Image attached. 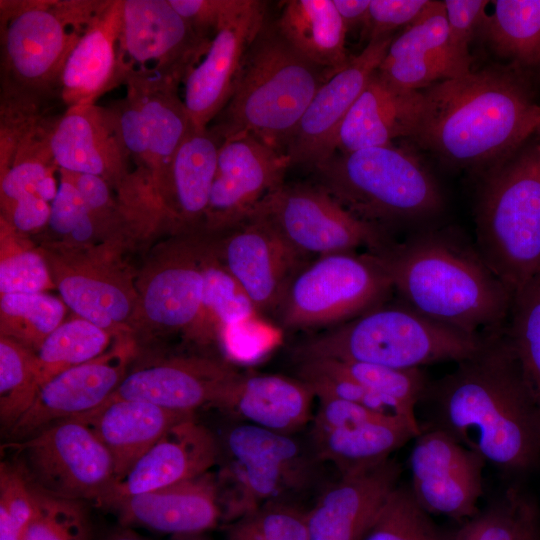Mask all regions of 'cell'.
<instances>
[{
    "label": "cell",
    "mask_w": 540,
    "mask_h": 540,
    "mask_svg": "<svg viewBox=\"0 0 540 540\" xmlns=\"http://www.w3.org/2000/svg\"><path fill=\"white\" fill-rule=\"evenodd\" d=\"M307 511L293 500L270 501L226 524L225 540H308Z\"/></svg>",
    "instance_id": "cell-46"
},
{
    "label": "cell",
    "mask_w": 540,
    "mask_h": 540,
    "mask_svg": "<svg viewBox=\"0 0 540 540\" xmlns=\"http://www.w3.org/2000/svg\"><path fill=\"white\" fill-rule=\"evenodd\" d=\"M205 248L196 232L173 234L151 252L135 280L134 339L175 332L189 339L202 306Z\"/></svg>",
    "instance_id": "cell-13"
},
{
    "label": "cell",
    "mask_w": 540,
    "mask_h": 540,
    "mask_svg": "<svg viewBox=\"0 0 540 540\" xmlns=\"http://www.w3.org/2000/svg\"><path fill=\"white\" fill-rule=\"evenodd\" d=\"M400 475V464L390 458L329 483L307 511L308 540H362Z\"/></svg>",
    "instance_id": "cell-26"
},
{
    "label": "cell",
    "mask_w": 540,
    "mask_h": 540,
    "mask_svg": "<svg viewBox=\"0 0 540 540\" xmlns=\"http://www.w3.org/2000/svg\"><path fill=\"white\" fill-rule=\"evenodd\" d=\"M431 1L370 0L368 22L363 34L368 37V42L392 36L394 30L406 28L416 21Z\"/></svg>",
    "instance_id": "cell-52"
},
{
    "label": "cell",
    "mask_w": 540,
    "mask_h": 540,
    "mask_svg": "<svg viewBox=\"0 0 540 540\" xmlns=\"http://www.w3.org/2000/svg\"><path fill=\"white\" fill-rule=\"evenodd\" d=\"M392 290L376 253L327 254L295 275L276 313L286 329L343 323L382 304Z\"/></svg>",
    "instance_id": "cell-10"
},
{
    "label": "cell",
    "mask_w": 540,
    "mask_h": 540,
    "mask_svg": "<svg viewBox=\"0 0 540 540\" xmlns=\"http://www.w3.org/2000/svg\"><path fill=\"white\" fill-rule=\"evenodd\" d=\"M505 333L540 407V273L514 294Z\"/></svg>",
    "instance_id": "cell-43"
},
{
    "label": "cell",
    "mask_w": 540,
    "mask_h": 540,
    "mask_svg": "<svg viewBox=\"0 0 540 540\" xmlns=\"http://www.w3.org/2000/svg\"><path fill=\"white\" fill-rule=\"evenodd\" d=\"M254 213L268 220L305 258L354 252L362 246L379 252L393 241L351 214L319 184L283 183Z\"/></svg>",
    "instance_id": "cell-14"
},
{
    "label": "cell",
    "mask_w": 540,
    "mask_h": 540,
    "mask_svg": "<svg viewBox=\"0 0 540 540\" xmlns=\"http://www.w3.org/2000/svg\"><path fill=\"white\" fill-rule=\"evenodd\" d=\"M205 237L202 306L188 339L200 345L219 341L225 331L251 322L261 315L219 260L211 238L207 235Z\"/></svg>",
    "instance_id": "cell-36"
},
{
    "label": "cell",
    "mask_w": 540,
    "mask_h": 540,
    "mask_svg": "<svg viewBox=\"0 0 540 540\" xmlns=\"http://www.w3.org/2000/svg\"><path fill=\"white\" fill-rule=\"evenodd\" d=\"M540 540V515L535 501L519 491L518 539Z\"/></svg>",
    "instance_id": "cell-55"
},
{
    "label": "cell",
    "mask_w": 540,
    "mask_h": 540,
    "mask_svg": "<svg viewBox=\"0 0 540 540\" xmlns=\"http://www.w3.org/2000/svg\"><path fill=\"white\" fill-rule=\"evenodd\" d=\"M219 439L195 415L172 426L96 502L108 508L126 497L164 488L207 473L218 463Z\"/></svg>",
    "instance_id": "cell-22"
},
{
    "label": "cell",
    "mask_w": 540,
    "mask_h": 540,
    "mask_svg": "<svg viewBox=\"0 0 540 540\" xmlns=\"http://www.w3.org/2000/svg\"><path fill=\"white\" fill-rule=\"evenodd\" d=\"M519 489L510 488L502 498L468 519L452 540H517Z\"/></svg>",
    "instance_id": "cell-50"
},
{
    "label": "cell",
    "mask_w": 540,
    "mask_h": 540,
    "mask_svg": "<svg viewBox=\"0 0 540 540\" xmlns=\"http://www.w3.org/2000/svg\"><path fill=\"white\" fill-rule=\"evenodd\" d=\"M112 338L115 337L106 330L80 317L65 320L35 352L40 385L68 369L101 356L112 347Z\"/></svg>",
    "instance_id": "cell-39"
},
{
    "label": "cell",
    "mask_w": 540,
    "mask_h": 540,
    "mask_svg": "<svg viewBox=\"0 0 540 540\" xmlns=\"http://www.w3.org/2000/svg\"><path fill=\"white\" fill-rule=\"evenodd\" d=\"M106 2L1 0V86L58 98L65 62Z\"/></svg>",
    "instance_id": "cell-9"
},
{
    "label": "cell",
    "mask_w": 540,
    "mask_h": 540,
    "mask_svg": "<svg viewBox=\"0 0 540 540\" xmlns=\"http://www.w3.org/2000/svg\"><path fill=\"white\" fill-rule=\"evenodd\" d=\"M487 463L446 432L422 429L410 454L411 492L429 514L455 520L479 511L483 469Z\"/></svg>",
    "instance_id": "cell-18"
},
{
    "label": "cell",
    "mask_w": 540,
    "mask_h": 540,
    "mask_svg": "<svg viewBox=\"0 0 540 540\" xmlns=\"http://www.w3.org/2000/svg\"><path fill=\"white\" fill-rule=\"evenodd\" d=\"M475 245L514 295L540 273V144H525L482 174Z\"/></svg>",
    "instance_id": "cell-7"
},
{
    "label": "cell",
    "mask_w": 540,
    "mask_h": 540,
    "mask_svg": "<svg viewBox=\"0 0 540 540\" xmlns=\"http://www.w3.org/2000/svg\"><path fill=\"white\" fill-rule=\"evenodd\" d=\"M107 509L121 524L137 525L174 535L205 533L222 522L217 477L207 472L196 478L130 496Z\"/></svg>",
    "instance_id": "cell-27"
},
{
    "label": "cell",
    "mask_w": 540,
    "mask_h": 540,
    "mask_svg": "<svg viewBox=\"0 0 540 540\" xmlns=\"http://www.w3.org/2000/svg\"><path fill=\"white\" fill-rule=\"evenodd\" d=\"M347 31L360 28L364 32L368 17L370 0H333Z\"/></svg>",
    "instance_id": "cell-56"
},
{
    "label": "cell",
    "mask_w": 540,
    "mask_h": 540,
    "mask_svg": "<svg viewBox=\"0 0 540 540\" xmlns=\"http://www.w3.org/2000/svg\"><path fill=\"white\" fill-rule=\"evenodd\" d=\"M251 0H169L171 6L200 35L215 34L239 15Z\"/></svg>",
    "instance_id": "cell-51"
},
{
    "label": "cell",
    "mask_w": 540,
    "mask_h": 540,
    "mask_svg": "<svg viewBox=\"0 0 540 540\" xmlns=\"http://www.w3.org/2000/svg\"><path fill=\"white\" fill-rule=\"evenodd\" d=\"M373 253L418 313L473 335L505 330L514 295L459 229L428 226Z\"/></svg>",
    "instance_id": "cell-3"
},
{
    "label": "cell",
    "mask_w": 540,
    "mask_h": 540,
    "mask_svg": "<svg viewBox=\"0 0 540 540\" xmlns=\"http://www.w3.org/2000/svg\"><path fill=\"white\" fill-rule=\"evenodd\" d=\"M471 56L454 46L443 1H431L424 13L393 38L377 73L390 85L421 91L471 71Z\"/></svg>",
    "instance_id": "cell-23"
},
{
    "label": "cell",
    "mask_w": 540,
    "mask_h": 540,
    "mask_svg": "<svg viewBox=\"0 0 540 540\" xmlns=\"http://www.w3.org/2000/svg\"><path fill=\"white\" fill-rule=\"evenodd\" d=\"M53 288L40 247L0 217V295L45 293Z\"/></svg>",
    "instance_id": "cell-41"
},
{
    "label": "cell",
    "mask_w": 540,
    "mask_h": 540,
    "mask_svg": "<svg viewBox=\"0 0 540 540\" xmlns=\"http://www.w3.org/2000/svg\"><path fill=\"white\" fill-rule=\"evenodd\" d=\"M480 35L520 68H540V0L491 1Z\"/></svg>",
    "instance_id": "cell-37"
},
{
    "label": "cell",
    "mask_w": 540,
    "mask_h": 540,
    "mask_svg": "<svg viewBox=\"0 0 540 540\" xmlns=\"http://www.w3.org/2000/svg\"><path fill=\"white\" fill-rule=\"evenodd\" d=\"M265 15V2L251 0L215 34L205 56L187 75L183 101L195 129L207 128L226 106Z\"/></svg>",
    "instance_id": "cell-25"
},
{
    "label": "cell",
    "mask_w": 540,
    "mask_h": 540,
    "mask_svg": "<svg viewBox=\"0 0 540 540\" xmlns=\"http://www.w3.org/2000/svg\"><path fill=\"white\" fill-rule=\"evenodd\" d=\"M123 0H107L69 54L58 84L65 109L96 104L124 83L119 55Z\"/></svg>",
    "instance_id": "cell-28"
},
{
    "label": "cell",
    "mask_w": 540,
    "mask_h": 540,
    "mask_svg": "<svg viewBox=\"0 0 540 540\" xmlns=\"http://www.w3.org/2000/svg\"><path fill=\"white\" fill-rule=\"evenodd\" d=\"M362 540H452L415 500L409 486L388 496Z\"/></svg>",
    "instance_id": "cell-44"
},
{
    "label": "cell",
    "mask_w": 540,
    "mask_h": 540,
    "mask_svg": "<svg viewBox=\"0 0 540 540\" xmlns=\"http://www.w3.org/2000/svg\"><path fill=\"white\" fill-rule=\"evenodd\" d=\"M317 184L361 221L389 234L437 217L444 197L435 177L411 152L392 145L334 153L313 168Z\"/></svg>",
    "instance_id": "cell-5"
},
{
    "label": "cell",
    "mask_w": 540,
    "mask_h": 540,
    "mask_svg": "<svg viewBox=\"0 0 540 540\" xmlns=\"http://www.w3.org/2000/svg\"><path fill=\"white\" fill-rule=\"evenodd\" d=\"M32 488L35 511L24 540H90L92 526L84 501Z\"/></svg>",
    "instance_id": "cell-47"
},
{
    "label": "cell",
    "mask_w": 540,
    "mask_h": 540,
    "mask_svg": "<svg viewBox=\"0 0 540 540\" xmlns=\"http://www.w3.org/2000/svg\"><path fill=\"white\" fill-rule=\"evenodd\" d=\"M62 301L77 317L115 338L133 337L137 291L124 251L108 244L84 249L39 246Z\"/></svg>",
    "instance_id": "cell-12"
},
{
    "label": "cell",
    "mask_w": 540,
    "mask_h": 540,
    "mask_svg": "<svg viewBox=\"0 0 540 540\" xmlns=\"http://www.w3.org/2000/svg\"><path fill=\"white\" fill-rule=\"evenodd\" d=\"M335 73L300 55L266 20L229 101L209 127L222 141L251 135L285 154L313 96Z\"/></svg>",
    "instance_id": "cell-4"
},
{
    "label": "cell",
    "mask_w": 540,
    "mask_h": 540,
    "mask_svg": "<svg viewBox=\"0 0 540 540\" xmlns=\"http://www.w3.org/2000/svg\"><path fill=\"white\" fill-rule=\"evenodd\" d=\"M421 94L411 139L453 168L483 174L520 149L540 123V104L512 68L471 70Z\"/></svg>",
    "instance_id": "cell-2"
},
{
    "label": "cell",
    "mask_w": 540,
    "mask_h": 540,
    "mask_svg": "<svg viewBox=\"0 0 540 540\" xmlns=\"http://www.w3.org/2000/svg\"><path fill=\"white\" fill-rule=\"evenodd\" d=\"M536 132L540 135V123H539V125H538V127L536 129Z\"/></svg>",
    "instance_id": "cell-59"
},
{
    "label": "cell",
    "mask_w": 540,
    "mask_h": 540,
    "mask_svg": "<svg viewBox=\"0 0 540 540\" xmlns=\"http://www.w3.org/2000/svg\"><path fill=\"white\" fill-rule=\"evenodd\" d=\"M421 104V91L398 89L383 80L376 70L339 128L335 153L387 146L396 138H411Z\"/></svg>",
    "instance_id": "cell-31"
},
{
    "label": "cell",
    "mask_w": 540,
    "mask_h": 540,
    "mask_svg": "<svg viewBox=\"0 0 540 540\" xmlns=\"http://www.w3.org/2000/svg\"><path fill=\"white\" fill-rule=\"evenodd\" d=\"M222 143L208 126L193 128L177 149L160 193L165 228L171 235L200 232Z\"/></svg>",
    "instance_id": "cell-29"
},
{
    "label": "cell",
    "mask_w": 540,
    "mask_h": 540,
    "mask_svg": "<svg viewBox=\"0 0 540 540\" xmlns=\"http://www.w3.org/2000/svg\"><path fill=\"white\" fill-rule=\"evenodd\" d=\"M66 312L62 299L47 292L0 295V336L36 352Z\"/></svg>",
    "instance_id": "cell-40"
},
{
    "label": "cell",
    "mask_w": 540,
    "mask_h": 540,
    "mask_svg": "<svg viewBox=\"0 0 540 540\" xmlns=\"http://www.w3.org/2000/svg\"><path fill=\"white\" fill-rule=\"evenodd\" d=\"M219 445L216 477L225 524L270 501L293 500L313 487L323 463L309 439L244 422L227 427Z\"/></svg>",
    "instance_id": "cell-8"
},
{
    "label": "cell",
    "mask_w": 540,
    "mask_h": 540,
    "mask_svg": "<svg viewBox=\"0 0 540 540\" xmlns=\"http://www.w3.org/2000/svg\"><path fill=\"white\" fill-rule=\"evenodd\" d=\"M286 154L251 135L223 141L201 233L220 235L249 218L284 183Z\"/></svg>",
    "instance_id": "cell-16"
},
{
    "label": "cell",
    "mask_w": 540,
    "mask_h": 540,
    "mask_svg": "<svg viewBox=\"0 0 540 540\" xmlns=\"http://www.w3.org/2000/svg\"><path fill=\"white\" fill-rule=\"evenodd\" d=\"M314 398L299 378L240 373L216 407L240 422L295 435L312 422Z\"/></svg>",
    "instance_id": "cell-30"
},
{
    "label": "cell",
    "mask_w": 540,
    "mask_h": 540,
    "mask_svg": "<svg viewBox=\"0 0 540 540\" xmlns=\"http://www.w3.org/2000/svg\"><path fill=\"white\" fill-rule=\"evenodd\" d=\"M487 0H444L443 6L451 40L463 55L470 56L469 45L480 35L487 17Z\"/></svg>",
    "instance_id": "cell-53"
},
{
    "label": "cell",
    "mask_w": 540,
    "mask_h": 540,
    "mask_svg": "<svg viewBox=\"0 0 540 540\" xmlns=\"http://www.w3.org/2000/svg\"><path fill=\"white\" fill-rule=\"evenodd\" d=\"M194 415L144 401L113 400L78 418L92 428L111 454L117 479L172 426Z\"/></svg>",
    "instance_id": "cell-32"
},
{
    "label": "cell",
    "mask_w": 540,
    "mask_h": 540,
    "mask_svg": "<svg viewBox=\"0 0 540 540\" xmlns=\"http://www.w3.org/2000/svg\"><path fill=\"white\" fill-rule=\"evenodd\" d=\"M51 204L37 195L19 198L7 208L1 210L4 218L16 231L29 235L43 232L47 227Z\"/></svg>",
    "instance_id": "cell-54"
},
{
    "label": "cell",
    "mask_w": 540,
    "mask_h": 540,
    "mask_svg": "<svg viewBox=\"0 0 540 540\" xmlns=\"http://www.w3.org/2000/svg\"><path fill=\"white\" fill-rule=\"evenodd\" d=\"M393 37L369 41L363 51L315 93L285 151L291 166L316 167L335 153L347 113L379 67Z\"/></svg>",
    "instance_id": "cell-20"
},
{
    "label": "cell",
    "mask_w": 540,
    "mask_h": 540,
    "mask_svg": "<svg viewBox=\"0 0 540 540\" xmlns=\"http://www.w3.org/2000/svg\"><path fill=\"white\" fill-rule=\"evenodd\" d=\"M312 360L325 369L358 383L383 400L395 414L421 426L415 409L424 399L429 383L420 368L396 369L355 361Z\"/></svg>",
    "instance_id": "cell-38"
},
{
    "label": "cell",
    "mask_w": 540,
    "mask_h": 540,
    "mask_svg": "<svg viewBox=\"0 0 540 540\" xmlns=\"http://www.w3.org/2000/svg\"><path fill=\"white\" fill-rule=\"evenodd\" d=\"M136 353L134 338H119L101 356L54 376L41 386L9 435L22 440L50 424L97 409L120 385Z\"/></svg>",
    "instance_id": "cell-19"
},
{
    "label": "cell",
    "mask_w": 540,
    "mask_h": 540,
    "mask_svg": "<svg viewBox=\"0 0 540 540\" xmlns=\"http://www.w3.org/2000/svg\"><path fill=\"white\" fill-rule=\"evenodd\" d=\"M35 511L33 488L14 463L0 466V540H24Z\"/></svg>",
    "instance_id": "cell-49"
},
{
    "label": "cell",
    "mask_w": 540,
    "mask_h": 540,
    "mask_svg": "<svg viewBox=\"0 0 540 540\" xmlns=\"http://www.w3.org/2000/svg\"><path fill=\"white\" fill-rule=\"evenodd\" d=\"M171 540H211L205 533L174 535Z\"/></svg>",
    "instance_id": "cell-58"
},
{
    "label": "cell",
    "mask_w": 540,
    "mask_h": 540,
    "mask_svg": "<svg viewBox=\"0 0 540 540\" xmlns=\"http://www.w3.org/2000/svg\"><path fill=\"white\" fill-rule=\"evenodd\" d=\"M40 387L35 352L0 336V420L5 431L28 411Z\"/></svg>",
    "instance_id": "cell-42"
},
{
    "label": "cell",
    "mask_w": 540,
    "mask_h": 540,
    "mask_svg": "<svg viewBox=\"0 0 540 540\" xmlns=\"http://www.w3.org/2000/svg\"><path fill=\"white\" fill-rule=\"evenodd\" d=\"M211 41L196 32L169 0H123L119 55L125 78L142 74L180 84Z\"/></svg>",
    "instance_id": "cell-15"
},
{
    "label": "cell",
    "mask_w": 540,
    "mask_h": 540,
    "mask_svg": "<svg viewBox=\"0 0 540 540\" xmlns=\"http://www.w3.org/2000/svg\"><path fill=\"white\" fill-rule=\"evenodd\" d=\"M59 171L58 191L51 202L47 238L42 245L84 249L100 244L96 222L66 172Z\"/></svg>",
    "instance_id": "cell-45"
},
{
    "label": "cell",
    "mask_w": 540,
    "mask_h": 540,
    "mask_svg": "<svg viewBox=\"0 0 540 540\" xmlns=\"http://www.w3.org/2000/svg\"><path fill=\"white\" fill-rule=\"evenodd\" d=\"M433 385L424 399L439 429L507 475L540 463V407L505 330Z\"/></svg>",
    "instance_id": "cell-1"
},
{
    "label": "cell",
    "mask_w": 540,
    "mask_h": 540,
    "mask_svg": "<svg viewBox=\"0 0 540 540\" xmlns=\"http://www.w3.org/2000/svg\"><path fill=\"white\" fill-rule=\"evenodd\" d=\"M280 35L310 62L338 72L351 60L347 29L333 0H289L274 23Z\"/></svg>",
    "instance_id": "cell-35"
},
{
    "label": "cell",
    "mask_w": 540,
    "mask_h": 540,
    "mask_svg": "<svg viewBox=\"0 0 540 540\" xmlns=\"http://www.w3.org/2000/svg\"><path fill=\"white\" fill-rule=\"evenodd\" d=\"M240 375L223 360L174 356L126 374L106 400H137L187 413L216 405Z\"/></svg>",
    "instance_id": "cell-21"
},
{
    "label": "cell",
    "mask_w": 540,
    "mask_h": 540,
    "mask_svg": "<svg viewBox=\"0 0 540 540\" xmlns=\"http://www.w3.org/2000/svg\"><path fill=\"white\" fill-rule=\"evenodd\" d=\"M486 337L432 320L405 303L380 304L310 338L295 353L299 362L333 359L421 369L466 360L482 347Z\"/></svg>",
    "instance_id": "cell-6"
},
{
    "label": "cell",
    "mask_w": 540,
    "mask_h": 540,
    "mask_svg": "<svg viewBox=\"0 0 540 540\" xmlns=\"http://www.w3.org/2000/svg\"><path fill=\"white\" fill-rule=\"evenodd\" d=\"M216 254L260 314L277 312L295 275L306 265L264 217L252 214L232 229L209 236Z\"/></svg>",
    "instance_id": "cell-17"
},
{
    "label": "cell",
    "mask_w": 540,
    "mask_h": 540,
    "mask_svg": "<svg viewBox=\"0 0 540 540\" xmlns=\"http://www.w3.org/2000/svg\"><path fill=\"white\" fill-rule=\"evenodd\" d=\"M9 447L28 482L52 496L96 503L115 479L111 454L78 417L50 424Z\"/></svg>",
    "instance_id": "cell-11"
},
{
    "label": "cell",
    "mask_w": 540,
    "mask_h": 540,
    "mask_svg": "<svg viewBox=\"0 0 540 540\" xmlns=\"http://www.w3.org/2000/svg\"><path fill=\"white\" fill-rule=\"evenodd\" d=\"M56 170L59 169L51 151L14 161L7 170L0 173L1 210L31 194L52 202L58 191L54 177Z\"/></svg>",
    "instance_id": "cell-48"
},
{
    "label": "cell",
    "mask_w": 540,
    "mask_h": 540,
    "mask_svg": "<svg viewBox=\"0 0 540 540\" xmlns=\"http://www.w3.org/2000/svg\"><path fill=\"white\" fill-rule=\"evenodd\" d=\"M422 432L407 419L385 415L331 430H310L309 441L320 461L332 463L340 476L374 468Z\"/></svg>",
    "instance_id": "cell-33"
},
{
    "label": "cell",
    "mask_w": 540,
    "mask_h": 540,
    "mask_svg": "<svg viewBox=\"0 0 540 540\" xmlns=\"http://www.w3.org/2000/svg\"><path fill=\"white\" fill-rule=\"evenodd\" d=\"M104 540H148L128 529H122L109 535Z\"/></svg>",
    "instance_id": "cell-57"
},
{
    "label": "cell",
    "mask_w": 540,
    "mask_h": 540,
    "mask_svg": "<svg viewBox=\"0 0 540 540\" xmlns=\"http://www.w3.org/2000/svg\"><path fill=\"white\" fill-rule=\"evenodd\" d=\"M124 84L133 89L140 102L149 138V178L160 202L172 159L194 127L178 95L179 83L158 76L129 74Z\"/></svg>",
    "instance_id": "cell-34"
},
{
    "label": "cell",
    "mask_w": 540,
    "mask_h": 540,
    "mask_svg": "<svg viewBox=\"0 0 540 540\" xmlns=\"http://www.w3.org/2000/svg\"><path fill=\"white\" fill-rule=\"evenodd\" d=\"M50 149L59 170L103 178L118 193L131 189L134 175L109 107L66 108L57 119Z\"/></svg>",
    "instance_id": "cell-24"
}]
</instances>
